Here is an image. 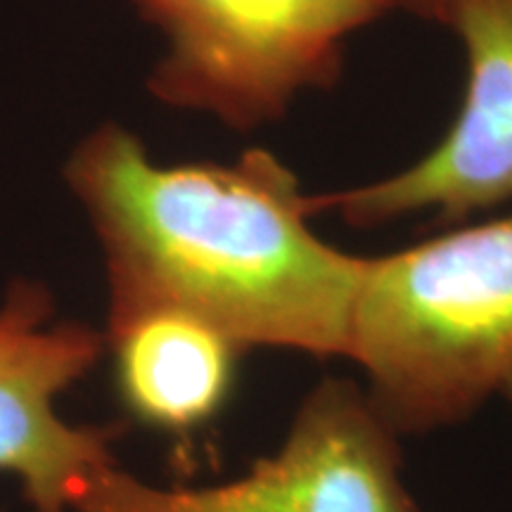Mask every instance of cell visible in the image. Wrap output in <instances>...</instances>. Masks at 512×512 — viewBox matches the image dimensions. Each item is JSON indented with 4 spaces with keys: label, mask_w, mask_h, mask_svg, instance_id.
I'll return each mask as SVG.
<instances>
[{
    "label": "cell",
    "mask_w": 512,
    "mask_h": 512,
    "mask_svg": "<svg viewBox=\"0 0 512 512\" xmlns=\"http://www.w3.org/2000/svg\"><path fill=\"white\" fill-rule=\"evenodd\" d=\"M64 181L105 256L107 328L166 309L204 320L242 351L347 354L363 256L313 233L311 195L273 152L159 164L110 121L74 147Z\"/></svg>",
    "instance_id": "cell-1"
},
{
    "label": "cell",
    "mask_w": 512,
    "mask_h": 512,
    "mask_svg": "<svg viewBox=\"0 0 512 512\" xmlns=\"http://www.w3.org/2000/svg\"><path fill=\"white\" fill-rule=\"evenodd\" d=\"M387 3L392 5V10L406 8L420 17H430V19H439V22H444L446 12L453 5V0H387Z\"/></svg>",
    "instance_id": "cell-8"
},
{
    "label": "cell",
    "mask_w": 512,
    "mask_h": 512,
    "mask_svg": "<svg viewBox=\"0 0 512 512\" xmlns=\"http://www.w3.org/2000/svg\"><path fill=\"white\" fill-rule=\"evenodd\" d=\"M444 24L467 60V86L446 136L382 181L311 195V211L377 228L432 211L451 226L512 202V0H453Z\"/></svg>",
    "instance_id": "cell-5"
},
{
    "label": "cell",
    "mask_w": 512,
    "mask_h": 512,
    "mask_svg": "<svg viewBox=\"0 0 512 512\" xmlns=\"http://www.w3.org/2000/svg\"><path fill=\"white\" fill-rule=\"evenodd\" d=\"M114 384L131 418L188 437L226 406L238 377V344L183 311H147L107 328Z\"/></svg>",
    "instance_id": "cell-7"
},
{
    "label": "cell",
    "mask_w": 512,
    "mask_h": 512,
    "mask_svg": "<svg viewBox=\"0 0 512 512\" xmlns=\"http://www.w3.org/2000/svg\"><path fill=\"white\" fill-rule=\"evenodd\" d=\"M498 394H501V396H503V399L510 403V408H512V375L508 377V380H505V382H503L501 392H498Z\"/></svg>",
    "instance_id": "cell-9"
},
{
    "label": "cell",
    "mask_w": 512,
    "mask_h": 512,
    "mask_svg": "<svg viewBox=\"0 0 512 512\" xmlns=\"http://www.w3.org/2000/svg\"><path fill=\"white\" fill-rule=\"evenodd\" d=\"M164 36L152 98L252 131L342 74L344 43L387 0H128Z\"/></svg>",
    "instance_id": "cell-3"
},
{
    "label": "cell",
    "mask_w": 512,
    "mask_h": 512,
    "mask_svg": "<svg viewBox=\"0 0 512 512\" xmlns=\"http://www.w3.org/2000/svg\"><path fill=\"white\" fill-rule=\"evenodd\" d=\"M344 356L399 437L475 415L512 375V214L363 256Z\"/></svg>",
    "instance_id": "cell-2"
},
{
    "label": "cell",
    "mask_w": 512,
    "mask_h": 512,
    "mask_svg": "<svg viewBox=\"0 0 512 512\" xmlns=\"http://www.w3.org/2000/svg\"><path fill=\"white\" fill-rule=\"evenodd\" d=\"M105 349V332L57 320L46 285H10L0 306V472L22 484L34 512H72L95 477L117 465L121 427L69 425L55 408Z\"/></svg>",
    "instance_id": "cell-6"
},
{
    "label": "cell",
    "mask_w": 512,
    "mask_h": 512,
    "mask_svg": "<svg viewBox=\"0 0 512 512\" xmlns=\"http://www.w3.org/2000/svg\"><path fill=\"white\" fill-rule=\"evenodd\" d=\"M399 439L366 387L323 377L283 444L245 475L162 489L112 465L72 512H420L401 477Z\"/></svg>",
    "instance_id": "cell-4"
}]
</instances>
